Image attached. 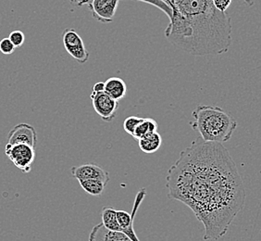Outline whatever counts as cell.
<instances>
[{"instance_id":"4","label":"cell","mask_w":261,"mask_h":241,"mask_svg":"<svg viewBox=\"0 0 261 241\" xmlns=\"http://www.w3.org/2000/svg\"><path fill=\"white\" fill-rule=\"evenodd\" d=\"M5 153L10 161L24 174L30 173L32 165L35 162V149L26 144H10L6 145Z\"/></svg>"},{"instance_id":"10","label":"cell","mask_w":261,"mask_h":241,"mask_svg":"<svg viewBox=\"0 0 261 241\" xmlns=\"http://www.w3.org/2000/svg\"><path fill=\"white\" fill-rule=\"evenodd\" d=\"M10 144H26L35 148L37 144V134L35 127L26 123H20L14 126L8 135Z\"/></svg>"},{"instance_id":"1","label":"cell","mask_w":261,"mask_h":241,"mask_svg":"<svg viewBox=\"0 0 261 241\" xmlns=\"http://www.w3.org/2000/svg\"><path fill=\"white\" fill-rule=\"evenodd\" d=\"M166 188L169 199L186 204L203 224L204 240L225 236L246 202L241 175L228 150L201 137L169 169Z\"/></svg>"},{"instance_id":"15","label":"cell","mask_w":261,"mask_h":241,"mask_svg":"<svg viewBox=\"0 0 261 241\" xmlns=\"http://www.w3.org/2000/svg\"><path fill=\"white\" fill-rule=\"evenodd\" d=\"M158 123L152 118H143V120L141 122L138 126L136 127L134 138H136V140H139L142 137L147 136L152 133L158 132Z\"/></svg>"},{"instance_id":"19","label":"cell","mask_w":261,"mask_h":241,"mask_svg":"<svg viewBox=\"0 0 261 241\" xmlns=\"http://www.w3.org/2000/svg\"><path fill=\"white\" fill-rule=\"evenodd\" d=\"M9 38L12 42V44L15 45L16 49L17 47H20L25 42V35L20 30H15L11 32Z\"/></svg>"},{"instance_id":"12","label":"cell","mask_w":261,"mask_h":241,"mask_svg":"<svg viewBox=\"0 0 261 241\" xmlns=\"http://www.w3.org/2000/svg\"><path fill=\"white\" fill-rule=\"evenodd\" d=\"M105 93L115 101H121L127 93L125 82L119 77L109 78L105 82Z\"/></svg>"},{"instance_id":"3","label":"cell","mask_w":261,"mask_h":241,"mask_svg":"<svg viewBox=\"0 0 261 241\" xmlns=\"http://www.w3.org/2000/svg\"><path fill=\"white\" fill-rule=\"evenodd\" d=\"M192 115L195 122H190L189 125L206 142L225 143L231 139L237 128L236 119L216 106H197Z\"/></svg>"},{"instance_id":"17","label":"cell","mask_w":261,"mask_h":241,"mask_svg":"<svg viewBox=\"0 0 261 241\" xmlns=\"http://www.w3.org/2000/svg\"><path fill=\"white\" fill-rule=\"evenodd\" d=\"M142 120H143V117L130 116V117L126 118L124 122H123V129H124L127 134H129L130 136H134L136 127L140 124Z\"/></svg>"},{"instance_id":"13","label":"cell","mask_w":261,"mask_h":241,"mask_svg":"<svg viewBox=\"0 0 261 241\" xmlns=\"http://www.w3.org/2000/svg\"><path fill=\"white\" fill-rule=\"evenodd\" d=\"M137 141L141 151L146 154L155 153L161 149L162 144V138L158 132L149 134Z\"/></svg>"},{"instance_id":"16","label":"cell","mask_w":261,"mask_h":241,"mask_svg":"<svg viewBox=\"0 0 261 241\" xmlns=\"http://www.w3.org/2000/svg\"><path fill=\"white\" fill-rule=\"evenodd\" d=\"M79 183L82 188L91 196H101L105 190L106 184L102 181L90 179V180L80 181Z\"/></svg>"},{"instance_id":"18","label":"cell","mask_w":261,"mask_h":241,"mask_svg":"<svg viewBox=\"0 0 261 241\" xmlns=\"http://www.w3.org/2000/svg\"><path fill=\"white\" fill-rule=\"evenodd\" d=\"M212 2L217 10H220L221 12H226L227 10L230 8L232 0H212ZM245 2L248 6L253 5L252 0H245Z\"/></svg>"},{"instance_id":"21","label":"cell","mask_w":261,"mask_h":241,"mask_svg":"<svg viewBox=\"0 0 261 241\" xmlns=\"http://www.w3.org/2000/svg\"><path fill=\"white\" fill-rule=\"evenodd\" d=\"M92 92L95 93H100V92H105V83L103 82H98L95 84L92 87Z\"/></svg>"},{"instance_id":"2","label":"cell","mask_w":261,"mask_h":241,"mask_svg":"<svg viewBox=\"0 0 261 241\" xmlns=\"http://www.w3.org/2000/svg\"><path fill=\"white\" fill-rule=\"evenodd\" d=\"M165 36L172 45L194 56L220 55L231 45V18L212 0H174Z\"/></svg>"},{"instance_id":"6","label":"cell","mask_w":261,"mask_h":241,"mask_svg":"<svg viewBox=\"0 0 261 241\" xmlns=\"http://www.w3.org/2000/svg\"><path fill=\"white\" fill-rule=\"evenodd\" d=\"M146 196V188H141L136 194L132 213H129L125 211H121V210L117 211V219L121 227V232L125 234L132 241H140L138 236H136V231L134 228V223H135L136 212L138 211L141 203L143 202Z\"/></svg>"},{"instance_id":"7","label":"cell","mask_w":261,"mask_h":241,"mask_svg":"<svg viewBox=\"0 0 261 241\" xmlns=\"http://www.w3.org/2000/svg\"><path fill=\"white\" fill-rule=\"evenodd\" d=\"M91 101L96 113L105 122H111L116 117L119 110V101L113 100L105 92H92Z\"/></svg>"},{"instance_id":"8","label":"cell","mask_w":261,"mask_h":241,"mask_svg":"<svg viewBox=\"0 0 261 241\" xmlns=\"http://www.w3.org/2000/svg\"><path fill=\"white\" fill-rule=\"evenodd\" d=\"M87 5L94 19L109 23L115 16L119 0H91Z\"/></svg>"},{"instance_id":"5","label":"cell","mask_w":261,"mask_h":241,"mask_svg":"<svg viewBox=\"0 0 261 241\" xmlns=\"http://www.w3.org/2000/svg\"><path fill=\"white\" fill-rule=\"evenodd\" d=\"M62 41L66 51L81 64L89 60V52L86 50L84 41L74 29L68 28L62 34Z\"/></svg>"},{"instance_id":"11","label":"cell","mask_w":261,"mask_h":241,"mask_svg":"<svg viewBox=\"0 0 261 241\" xmlns=\"http://www.w3.org/2000/svg\"><path fill=\"white\" fill-rule=\"evenodd\" d=\"M89 241H132L122 232L111 231L107 229L102 223L92 228Z\"/></svg>"},{"instance_id":"20","label":"cell","mask_w":261,"mask_h":241,"mask_svg":"<svg viewBox=\"0 0 261 241\" xmlns=\"http://www.w3.org/2000/svg\"><path fill=\"white\" fill-rule=\"evenodd\" d=\"M15 49V45L12 44L9 37H5L0 41V52L4 55H11Z\"/></svg>"},{"instance_id":"9","label":"cell","mask_w":261,"mask_h":241,"mask_svg":"<svg viewBox=\"0 0 261 241\" xmlns=\"http://www.w3.org/2000/svg\"><path fill=\"white\" fill-rule=\"evenodd\" d=\"M70 172L72 176L79 182L95 179L102 181L107 185V183L110 181L109 172L106 171L101 166L95 163H86L83 165L73 166L70 168Z\"/></svg>"},{"instance_id":"14","label":"cell","mask_w":261,"mask_h":241,"mask_svg":"<svg viewBox=\"0 0 261 241\" xmlns=\"http://www.w3.org/2000/svg\"><path fill=\"white\" fill-rule=\"evenodd\" d=\"M102 225L111 231L121 232V227L117 219V211L111 206H105L101 210Z\"/></svg>"}]
</instances>
